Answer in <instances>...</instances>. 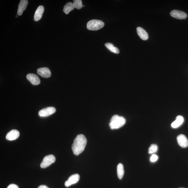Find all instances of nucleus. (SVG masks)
I'll return each mask as SVG.
<instances>
[{"label":"nucleus","instance_id":"obj_1","mask_svg":"<svg viewBox=\"0 0 188 188\" xmlns=\"http://www.w3.org/2000/svg\"><path fill=\"white\" fill-rule=\"evenodd\" d=\"M87 140L82 134H78L74 140L72 148L74 154L78 156L84 151L87 144Z\"/></svg>","mask_w":188,"mask_h":188},{"label":"nucleus","instance_id":"obj_2","mask_svg":"<svg viewBox=\"0 0 188 188\" xmlns=\"http://www.w3.org/2000/svg\"><path fill=\"white\" fill-rule=\"evenodd\" d=\"M125 122V118L123 117L115 115L111 118L109 125L111 129H118L123 127Z\"/></svg>","mask_w":188,"mask_h":188},{"label":"nucleus","instance_id":"obj_3","mask_svg":"<svg viewBox=\"0 0 188 188\" xmlns=\"http://www.w3.org/2000/svg\"><path fill=\"white\" fill-rule=\"evenodd\" d=\"M103 21L97 20H92L87 23V28L89 30H97L103 28L104 26Z\"/></svg>","mask_w":188,"mask_h":188},{"label":"nucleus","instance_id":"obj_4","mask_svg":"<svg viewBox=\"0 0 188 188\" xmlns=\"http://www.w3.org/2000/svg\"><path fill=\"white\" fill-rule=\"evenodd\" d=\"M56 160L55 157L54 155H49L45 156L43 159L40 166L42 168H45L54 163Z\"/></svg>","mask_w":188,"mask_h":188},{"label":"nucleus","instance_id":"obj_5","mask_svg":"<svg viewBox=\"0 0 188 188\" xmlns=\"http://www.w3.org/2000/svg\"><path fill=\"white\" fill-rule=\"evenodd\" d=\"M56 109L54 107H50L41 109L38 112V115L41 117H46L51 115L56 112Z\"/></svg>","mask_w":188,"mask_h":188},{"label":"nucleus","instance_id":"obj_6","mask_svg":"<svg viewBox=\"0 0 188 188\" xmlns=\"http://www.w3.org/2000/svg\"><path fill=\"white\" fill-rule=\"evenodd\" d=\"M80 179V175L78 174L71 175L68 178V180L65 182V185L66 187H69L73 184L77 183Z\"/></svg>","mask_w":188,"mask_h":188},{"label":"nucleus","instance_id":"obj_7","mask_svg":"<svg viewBox=\"0 0 188 188\" xmlns=\"http://www.w3.org/2000/svg\"><path fill=\"white\" fill-rule=\"evenodd\" d=\"M170 15L173 17L178 19H184L187 17V14L182 11L173 10L170 12Z\"/></svg>","mask_w":188,"mask_h":188},{"label":"nucleus","instance_id":"obj_8","mask_svg":"<svg viewBox=\"0 0 188 188\" xmlns=\"http://www.w3.org/2000/svg\"><path fill=\"white\" fill-rule=\"evenodd\" d=\"M37 74L42 77L45 78H48L51 75V73L48 68L43 67L38 68L37 70Z\"/></svg>","mask_w":188,"mask_h":188},{"label":"nucleus","instance_id":"obj_9","mask_svg":"<svg viewBox=\"0 0 188 188\" xmlns=\"http://www.w3.org/2000/svg\"><path fill=\"white\" fill-rule=\"evenodd\" d=\"M178 143L180 147L186 148L188 146V140L187 137L184 134H180L177 138Z\"/></svg>","mask_w":188,"mask_h":188},{"label":"nucleus","instance_id":"obj_10","mask_svg":"<svg viewBox=\"0 0 188 188\" xmlns=\"http://www.w3.org/2000/svg\"><path fill=\"white\" fill-rule=\"evenodd\" d=\"M20 133L19 131L16 130H13L7 134L6 138L9 141L15 140L19 138Z\"/></svg>","mask_w":188,"mask_h":188},{"label":"nucleus","instance_id":"obj_11","mask_svg":"<svg viewBox=\"0 0 188 188\" xmlns=\"http://www.w3.org/2000/svg\"><path fill=\"white\" fill-rule=\"evenodd\" d=\"M27 78L28 81L32 85H39L41 82V81L38 77L36 74H29L27 75Z\"/></svg>","mask_w":188,"mask_h":188},{"label":"nucleus","instance_id":"obj_12","mask_svg":"<svg viewBox=\"0 0 188 188\" xmlns=\"http://www.w3.org/2000/svg\"><path fill=\"white\" fill-rule=\"evenodd\" d=\"M28 3V1L27 0H21L20 1L17 12L18 15L21 16L22 15L24 11L27 8Z\"/></svg>","mask_w":188,"mask_h":188},{"label":"nucleus","instance_id":"obj_13","mask_svg":"<svg viewBox=\"0 0 188 188\" xmlns=\"http://www.w3.org/2000/svg\"><path fill=\"white\" fill-rule=\"evenodd\" d=\"M44 12V8L43 6H40L36 10L34 16V20L38 21L41 19Z\"/></svg>","mask_w":188,"mask_h":188},{"label":"nucleus","instance_id":"obj_14","mask_svg":"<svg viewBox=\"0 0 188 188\" xmlns=\"http://www.w3.org/2000/svg\"><path fill=\"white\" fill-rule=\"evenodd\" d=\"M137 31L138 36L142 40L146 41L148 39V34L143 28L138 27L137 28Z\"/></svg>","mask_w":188,"mask_h":188},{"label":"nucleus","instance_id":"obj_15","mask_svg":"<svg viewBox=\"0 0 188 188\" xmlns=\"http://www.w3.org/2000/svg\"><path fill=\"white\" fill-rule=\"evenodd\" d=\"M184 118L182 116L178 115L176 117V119L171 124V127L173 128H176L180 126L183 123Z\"/></svg>","mask_w":188,"mask_h":188},{"label":"nucleus","instance_id":"obj_16","mask_svg":"<svg viewBox=\"0 0 188 188\" xmlns=\"http://www.w3.org/2000/svg\"><path fill=\"white\" fill-rule=\"evenodd\" d=\"M74 8L73 3L72 2H68L64 7L63 11L65 14H68L71 11L73 10Z\"/></svg>","mask_w":188,"mask_h":188},{"label":"nucleus","instance_id":"obj_17","mask_svg":"<svg viewBox=\"0 0 188 188\" xmlns=\"http://www.w3.org/2000/svg\"><path fill=\"white\" fill-rule=\"evenodd\" d=\"M117 174L118 178L120 180L123 178L124 174L123 165L122 163L118 164L117 166Z\"/></svg>","mask_w":188,"mask_h":188},{"label":"nucleus","instance_id":"obj_18","mask_svg":"<svg viewBox=\"0 0 188 188\" xmlns=\"http://www.w3.org/2000/svg\"><path fill=\"white\" fill-rule=\"evenodd\" d=\"M105 45L106 47L111 51L116 54H119L120 51L119 49L117 47H115L112 44L106 43L105 44Z\"/></svg>","mask_w":188,"mask_h":188},{"label":"nucleus","instance_id":"obj_19","mask_svg":"<svg viewBox=\"0 0 188 188\" xmlns=\"http://www.w3.org/2000/svg\"><path fill=\"white\" fill-rule=\"evenodd\" d=\"M75 8L80 10L83 7L82 2L81 0H75L73 3Z\"/></svg>","mask_w":188,"mask_h":188},{"label":"nucleus","instance_id":"obj_20","mask_svg":"<svg viewBox=\"0 0 188 188\" xmlns=\"http://www.w3.org/2000/svg\"><path fill=\"white\" fill-rule=\"evenodd\" d=\"M158 149L157 145L156 144H151L149 149V154H153V153L156 152L157 151Z\"/></svg>","mask_w":188,"mask_h":188},{"label":"nucleus","instance_id":"obj_21","mask_svg":"<svg viewBox=\"0 0 188 188\" xmlns=\"http://www.w3.org/2000/svg\"><path fill=\"white\" fill-rule=\"evenodd\" d=\"M158 157L156 154H153L150 158V161L152 162H154L157 161L158 160Z\"/></svg>","mask_w":188,"mask_h":188},{"label":"nucleus","instance_id":"obj_22","mask_svg":"<svg viewBox=\"0 0 188 188\" xmlns=\"http://www.w3.org/2000/svg\"><path fill=\"white\" fill-rule=\"evenodd\" d=\"M7 188H19L18 186L14 184H11L9 185Z\"/></svg>","mask_w":188,"mask_h":188},{"label":"nucleus","instance_id":"obj_23","mask_svg":"<svg viewBox=\"0 0 188 188\" xmlns=\"http://www.w3.org/2000/svg\"><path fill=\"white\" fill-rule=\"evenodd\" d=\"M38 188H49L47 186L45 185H41L39 186Z\"/></svg>","mask_w":188,"mask_h":188},{"label":"nucleus","instance_id":"obj_24","mask_svg":"<svg viewBox=\"0 0 188 188\" xmlns=\"http://www.w3.org/2000/svg\"></svg>","mask_w":188,"mask_h":188}]
</instances>
